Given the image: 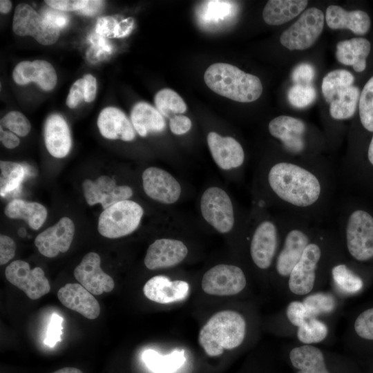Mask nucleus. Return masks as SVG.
I'll return each mask as SVG.
<instances>
[{
    "label": "nucleus",
    "instance_id": "nucleus-1",
    "mask_svg": "<svg viewBox=\"0 0 373 373\" xmlns=\"http://www.w3.org/2000/svg\"><path fill=\"white\" fill-rule=\"evenodd\" d=\"M326 169L283 160L271 165L267 181L285 213L314 222L325 211L330 198L331 181Z\"/></svg>",
    "mask_w": 373,
    "mask_h": 373
},
{
    "label": "nucleus",
    "instance_id": "nucleus-2",
    "mask_svg": "<svg viewBox=\"0 0 373 373\" xmlns=\"http://www.w3.org/2000/svg\"><path fill=\"white\" fill-rule=\"evenodd\" d=\"M204 80L216 93L238 102H251L262 92L260 79L227 63L211 64L205 71Z\"/></svg>",
    "mask_w": 373,
    "mask_h": 373
},
{
    "label": "nucleus",
    "instance_id": "nucleus-3",
    "mask_svg": "<svg viewBox=\"0 0 373 373\" xmlns=\"http://www.w3.org/2000/svg\"><path fill=\"white\" fill-rule=\"evenodd\" d=\"M246 322L242 316L232 310H223L213 315L201 328L198 341L209 356L221 355L242 343Z\"/></svg>",
    "mask_w": 373,
    "mask_h": 373
},
{
    "label": "nucleus",
    "instance_id": "nucleus-4",
    "mask_svg": "<svg viewBox=\"0 0 373 373\" xmlns=\"http://www.w3.org/2000/svg\"><path fill=\"white\" fill-rule=\"evenodd\" d=\"M283 247L277 256L276 270L283 277L289 276L311 242V221L285 213Z\"/></svg>",
    "mask_w": 373,
    "mask_h": 373
},
{
    "label": "nucleus",
    "instance_id": "nucleus-5",
    "mask_svg": "<svg viewBox=\"0 0 373 373\" xmlns=\"http://www.w3.org/2000/svg\"><path fill=\"white\" fill-rule=\"evenodd\" d=\"M339 226L354 259L365 262L373 258V216L369 212L356 209L344 217L341 215Z\"/></svg>",
    "mask_w": 373,
    "mask_h": 373
},
{
    "label": "nucleus",
    "instance_id": "nucleus-6",
    "mask_svg": "<svg viewBox=\"0 0 373 373\" xmlns=\"http://www.w3.org/2000/svg\"><path fill=\"white\" fill-rule=\"evenodd\" d=\"M142 207L136 202L126 200L104 209L99 219V233L108 238L126 236L137 229L143 216Z\"/></svg>",
    "mask_w": 373,
    "mask_h": 373
},
{
    "label": "nucleus",
    "instance_id": "nucleus-7",
    "mask_svg": "<svg viewBox=\"0 0 373 373\" xmlns=\"http://www.w3.org/2000/svg\"><path fill=\"white\" fill-rule=\"evenodd\" d=\"M323 26V12L318 8H309L281 34L280 41L290 50H305L315 43L321 34Z\"/></svg>",
    "mask_w": 373,
    "mask_h": 373
},
{
    "label": "nucleus",
    "instance_id": "nucleus-8",
    "mask_svg": "<svg viewBox=\"0 0 373 373\" xmlns=\"http://www.w3.org/2000/svg\"><path fill=\"white\" fill-rule=\"evenodd\" d=\"M12 30L19 36H30L38 43L48 46L59 37V29L48 23L30 5L17 6L12 21Z\"/></svg>",
    "mask_w": 373,
    "mask_h": 373
},
{
    "label": "nucleus",
    "instance_id": "nucleus-9",
    "mask_svg": "<svg viewBox=\"0 0 373 373\" xmlns=\"http://www.w3.org/2000/svg\"><path fill=\"white\" fill-rule=\"evenodd\" d=\"M200 211L204 219L222 233L231 231L235 223L234 211L230 197L217 186L208 188L200 199Z\"/></svg>",
    "mask_w": 373,
    "mask_h": 373
},
{
    "label": "nucleus",
    "instance_id": "nucleus-10",
    "mask_svg": "<svg viewBox=\"0 0 373 373\" xmlns=\"http://www.w3.org/2000/svg\"><path fill=\"white\" fill-rule=\"evenodd\" d=\"M247 280L238 266L220 264L207 271L202 276V288L210 295L233 296L245 287Z\"/></svg>",
    "mask_w": 373,
    "mask_h": 373
},
{
    "label": "nucleus",
    "instance_id": "nucleus-11",
    "mask_svg": "<svg viewBox=\"0 0 373 373\" xmlns=\"http://www.w3.org/2000/svg\"><path fill=\"white\" fill-rule=\"evenodd\" d=\"M5 276L9 283L22 290L32 300L41 298L50 290L43 269L38 267L31 269L27 262L21 260L10 263L5 270Z\"/></svg>",
    "mask_w": 373,
    "mask_h": 373
},
{
    "label": "nucleus",
    "instance_id": "nucleus-12",
    "mask_svg": "<svg viewBox=\"0 0 373 373\" xmlns=\"http://www.w3.org/2000/svg\"><path fill=\"white\" fill-rule=\"evenodd\" d=\"M280 225L274 220L265 219L260 222L254 231L250 255L254 263L261 269H267L271 265L278 247Z\"/></svg>",
    "mask_w": 373,
    "mask_h": 373
},
{
    "label": "nucleus",
    "instance_id": "nucleus-13",
    "mask_svg": "<svg viewBox=\"0 0 373 373\" xmlns=\"http://www.w3.org/2000/svg\"><path fill=\"white\" fill-rule=\"evenodd\" d=\"M321 258V247L316 242L311 241L289 276L288 285L293 294L305 295L312 290Z\"/></svg>",
    "mask_w": 373,
    "mask_h": 373
},
{
    "label": "nucleus",
    "instance_id": "nucleus-14",
    "mask_svg": "<svg viewBox=\"0 0 373 373\" xmlns=\"http://www.w3.org/2000/svg\"><path fill=\"white\" fill-rule=\"evenodd\" d=\"M268 129L270 135L280 142L289 154L299 155L305 151L307 127L301 119L280 115L270 121Z\"/></svg>",
    "mask_w": 373,
    "mask_h": 373
},
{
    "label": "nucleus",
    "instance_id": "nucleus-15",
    "mask_svg": "<svg viewBox=\"0 0 373 373\" xmlns=\"http://www.w3.org/2000/svg\"><path fill=\"white\" fill-rule=\"evenodd\" d=\"M82 188L86 202L90 206L100 204L104 209L118 202L128 200L133 195L130 186H118L115 180L105 175L95 181L84 180Z\"/></svg>",
    "mask_w": 373,
    "mask_h": 373
},
{
    "label": "nucleus",
    "instance_id": "nucleus-16",
    "mask_svg": "<svg viewBox=\"0 0 373 373\" xmlns=\"http://www.w3.org/2000/svg\"><path fill=\"white\" fill-rule=\"evenodd\" d=\"M145 193L160 203L170 204L177 202L181 194V186L169 172L152 166L146 169L142 175Z\"/></svg>",
    "mask_w": 373,
    "mask_h": 373
},
{
    "label": "nucleus",
    "instance_id": "nucleus-17",
    "mask_svg": "<svg viewBox=\"0 0 373 373\" xmlns=\"http://www.w3.org/2000/svg\"><path fill=\"white\" fill-rule=\"evenodd\" d=\"M75 224L68 217L61 218L55 224L37 236L35 245L41 254L54 258L66 252L73 242Z\"/></svg>",
    "mask_w": 373,
    "mask_h": 373
},
{
    "label": "nucleus",
    "instance_id": "nucleus-18",
    "mask_svg": "<svg viewBox=\"0 0 373 373\" xmlns=\"http://www.w3.org/2000/svg\"><path fill=\"white\" fill-rule=\"evenodd\" d=\"M101 258L95 252H89L75 268L76 280L94 295L111 291L115 287L113 279L100 267Z\"/></svg>",
    "mask_w": 373,
    "mask_h": 373
},
{
    "label": "nucleus",
    "instance_id": "nucleus-19",
    "mask_svg": "<svg viewBox=\"0 0 373 373\" xmlns=\"http://www.w3.org/2000/svg\"><path fill=\"white\" fill-rule=\"evenodd\" d=\"M188 249L180 240L162 238L151 244L144 258V265L149 269L174 267L186 258Z\"/></svg>",
    "mask_w": 373,
    "mask_h": 373
},
{
    "label": "nucleus",
    "instance_id": "nucleus-20",
    "mask_svg": "<svg viewBox=\"0 0 373 373\" xmlns=\"http://www.w3.org/2000/svg\"><path fill=\"white\" fill-rule=\"evenodd\" d=\"M207 144L216 164L222 169L238 168L245 161V152L241 144L233 137H222L216 132L207 135Z\"/></svg>",
    "mask_w": 373,
    "mask_h": 373
},
{
    "label": "nucleus",
    "instance_id": "nucleus-21",
    "mask_svg": "<svg viewBox=\"0 0 373 373\" xmlns=\"http://www.w3.org/2000/svg\"><path fill=\"white\" fill-rule=\"evenodd\" d=\"M12 78L19 85L33 82L46 91L52 90L57 82L53 66L48 61L41 59L19 62L13 70Z\"/></svg>",
    "mask_w": 373,
    "mask_h": 373
},
{
    "label": "nucleus",
    "instance_id": "nucleus-22",
    "mask_svg": "<svg viewBox=\"0 0 373 373\" xmlns=\"http://www.w3.org/2000/svg\"><path fill=\"white\" fill-rule=\"evenodd\" d=\"M59 301L66 307L93 320L100 314V305L93 294L79 283H67L58 292Z\"/></svg>",
    "mask_w": 373,
    "mask_h": 373
},
{
    "label": "nucleus",
    "instance_id": "nucleus-23",
    "mask_svg": "<svg viewBox=\"0 0 373 373\" xmlns=\"http://www.w3.org/2000/svg\"><path fill=\"white\" fill-rule=\"evenodd\" d=\"M189 284L184 280H171L165 276L150 278L143 287L145 296L155 303L169 304L182 300L189 294Z\"/></svg>",
    "mask_w": 373,
    "mask_h": 373
},
{
    "label": "nucleus",
    "instance_id": "nucleus-24",
    "mask_svg": "<svg viewBox=\"0 0 373 373\" xmlns=\"http://www.w3.org/2000/svg\"><path fill=\"white\" fill-rule=\"evenodd\" d=\"M97 126L101 135L107 139L130 142L135 137L132 123L121 110L115 107H107L101 111Z\"/></svg>",
    "mask_w": 373,
    "mask_h": 373
},
{
    "label": "nucleus",
    "instance_id": "nucleus-25",
    "mask_svg": "<svg viewBox=\"0 0 373 373\" xmlns=\"http://www.w3.org/2000/svg\"><path fill=\"white\" fill-rule=\"evenodd\" d=\"M44 140L52 156L62 158L68 154L72 146L71 136L68 126L61 115L53 114L46 119Z\"/></svg>",
    "mask_w": 373,
    "mask_h": 373
},
{
    "label": "nucleus",
    "instance_id": "nucleus-26",
    "mask_svg": "<svg viewBox=\"0 0 373 373\" xmlns=\"http://www.w3.org/2000/svg\"><path fill=\"white\" fill-rule=\"evenodd\" d=\"M327 26L332 29H349L356 35H365L370 28V19L362 10L347 11L334 5L327 7L325 14Z\"/></svg>",
    "mask_w": 373,
    "mask_h": 373
},
{
    "label": "nucleus",
    "instance_id": "nucleus-27",
    "mask_svg": "<svg viewBox=\"0 0 373 373\" xmlns=\"http://www.w3.org/2000/svg\"><path fill=\"white\" fill-rule=\"evenodd\" d=\"M370 41L363 37H355L339 41L336 44V57L345 65L352 66L357 73L366 68V59L370 52Z\"/></svg>",
    "mask_w": 373,
    "mask_h": 373
},
{
    "label": "nucleus",
    "instance_id": "nucleus-28",
    "mask_svg": "<svg viewBox=\"0 0 373 373\" xmlns=\"http://www.w3.org/2000/svg\"><path fill=\"white\" fill-rule=\"evenodd\" d=\"M132 125L142 137L149 133H160L166 128V122L157 108L148 103H137L131 113Z\"/></svg>",
    "mask_w": 373,
    "mask_h": 373
},
{
    "label": "nucleus",
    "instance_id": "nucleus-29",
    "mask_svg": "<svg viewBox=\"0 0 373 373\" xmlns=\"http://www.w3.org/2000/svg\"><path fill=\"white\" fill-rule=\"evenodd\" d=\"M4 213L9 218L26 220L29 227L35 230L42 226L48 216L46 207L41 204L21 199H15L8 202Z\"/></svg>",
    "mask_w": 373,
    "mask_h": 373
},
{
    "label": "nucleus",
    "instance_id": "nucleus-30",
    "mask_svg": "<svg viewBox=\"0 0 373 373\" xmlns=\"http://www.w3.org/2000/svg\"><path fill=\"white\" fill-rule=\"evenodd\" d=\"M307 3L306 0H270L264 8L262 17L269 25H281L301 13Z\"/></svg>",
    "mask_w": 373,
    "mask_h": 373
},
{
    "label": "nucleus",
    "instance_id": "nucleus-31",
    "mask_svg": "<svg viewBox=\"0 0 373 373\" xmlns=\"http://www.w3.org/2000/svg\"><path fill=\"white\" fill-rule=\"evenodd\" d=\"M292 365L300 373H329L320 349L309 345L293 348L289 353Z\"/></svg>",
    "mask_w": 373,
    "mask_h": 373
},
{
    "label": "nucleus",
    "instance_id": "nucleus-32",
    "mask_svg": "<svg viewBox=\"0 0 373 373\" xmlns=\"http://www.w3.org/2000/svg\"><path fill=\"white\" fill-rule=\"evenodd\" d=\"M142 360L154 373H175L185 362L184 350H175L167 355H161L153 350L142 354Z\"/></svg>",
    "mask_w": 373,
    "mask_h": 373
},
{
    "label": "nucleus",
    "instance_id": "nucleus-33",
    "mask_svg": "<svg viewBox=\"0 0 373 373\" xmlns=\"http://www.w3.org/2000/svg\"><path fill=\"white\" fill-rule=\"evenodd\" d=\"M360 95L359 88L354 86L339 93L330 103L329 113L332 117L338 120L352 117L355 113Z\"/></svg>",
    "mask_w": 373,
    "mask_h": 373
},
{
    "label": "nucleus",
    "instance_id": "nucleus-34",
    "mask_svg": "<svg viewBox=\"0 0 373 373\" xmlns=\"http://www.w3.org/2000/svg\"><path fill=\"white\" fill-rule=\"evenodd\" d=\"M353 75L346 70H334L327 73L323 79L322 93L326 102L331 103L338 94L352 86Z\"/></svg>",
    "mask_w": 373,
    "mask_h": 373
},
{
    "label": "nucleus",
    "instance_id": "nucleus-35",
    "mask_svg": "<svg viewBox=\"0 0 373 373\" xmlns=\"http://www.w3.org/2000/svg\"><path fill=\"white\" fill-rule=\"evenodd\" d=\"M155 104L163 117L170 119L175 115H180L187 110L182 98L174 90L164 88L155 95Z\"/></svg>",
    "mask_w": 373,
    "mask_h": 373
},
{
    "label": "nucleus",
    "instance_id": "nucleus-36",
    "mask_svg": "<svg viewBox=\"0 0 373 373\" xmlns=\"http://www.w3.org/2000/svg\"><path fill=\"white\" fill-rule=\"evenodd\" d=\"M0 169V194L4 196L19 187L24 179L26 170L21 164L2 160Z\"/></svg>",
    "mask_w": 373,
    "mask_h": 373
},
{
    "label": "nucleus",
    "instance_id": "nucleus-37",
    "mask_svg": "<svg viewBox=\"0 0 373 373\" xmlns=\"http://www.w3.org/2000/svg\"><path fill=\"white\" fill-rule=\"evenodd\" d=\"M331 273L335 284L345 292L356 293L363 285L362 279L345 264L334 265Z\"/></svg>",
    "mask_w": 373,
    "mask_h": 373
},
{
    "label": "nucleus",
    "instance_id": "nucleus-38",
    "mask_svg": "<svg viewBox=\"0 0 373 373\" xmlns=\"http://www.w3.org/2000/svg\"><path fill=\"white\" fill-rule=\"evenodd\" d=\"M327 333L328 329L324 323L315 318H309L298 327L297 337L300 342L309 345L323 341Z\"/></svg>",
    "mask_w": 373,
    "mask_h": 373
},
{
    "label": "nucleus",
    "instance_id": "nucleus-39",
    "mask_svg": "<svg viewBox=\"0 0 373 373\" xmlns=\"http://www.w3.org/2000/svg\"><path fill=\"white\" fill-rule=\"evenodd\" d=\"M308 318L330 313L336 306L334 298L329 294L318 292L307 296L303 300Z\"/></svg>",
    "mask_w": 373,
    "mask_h": 373
},
{
    "label": "nucleus",
    "instance_id": "nucleus-40",
    "mask_svg": "<svg viewBox=\"0 0 373 373\" xmlns=\"http://www.w3.org/2000/svg\"><path fill=\"white\" fill-rule=\"evenodd\" d=\"M358 106L361 124L368 131L373 132V76L361 93Z\"/></svg>",
    "mask_w": 373,
    "mask_h": 373
},
{
    "label": "nucleus",
    "instance_id": "nucleus-41",
    "mask_svg": "<svg viewBox=\"0 0 373 373\" xmlns=\"http://www.w3.org/2000/svg\"><path fill=\"white\" fill-rule=\"evenodd\" d=\"M316 97V91L311 84H294L287 93L289 103L298 108L308 106L314 102Z\"/></svg>",
    "mask_w": 373,
    "mask_h": 373
},
{
    "label": "nucleus",
    "instance_id": "nucleus-42",
    "mask_svg": "<svg viewBox=\"0 0 373 373\" xmlns=\"http://www.w3.org/2000/svg\"><path fill=\"white\" fill-rule=\"evenodd\" d=\"M1 126H3L17 135L24 137L31 128L27 117L21 112L10 111L1 119Z\"/></svg>",
    "mask_w": 373,
    "mask_h": 373
},
{
    "label": "nucleus",
    "instance_id": "nucleus-43",
    "mask_svg": "<svg viewBox=\"0 0 373 373\" xmlns=\"http://www.w3.org/2000/svg\"><path fill=\"white\" fill-rule=\"evenodd\" d=\"M356 333L362 338L373 340V308L360 314L354 322Z\"/></svg>",
    "mask_w": 373,
    "mask_h": 373
},
{
    "label": "nucleus",
    "instance_id": "nucleus-44",
    "mask_svg": "<svg viewBox=\"0 0 373 373\" xmlns=\"http://www.w3.org/2000/svg\"><path fill=\"white\" fill-rule=\"evenodd\" d=\"M62 322L63 318L57 314H53L50 321L46 337L44 340V343L52 347L55 344L60 341L62 334Z\"/></svg>",
    "mask_w": 373,
    "mask_h": 373
},
{
    "label": "nucleus",
    "instance_id": "nucleus-45",
    "mask_svg": "<svg viewBox=\"0 0 373 373\" xmlns=\"http://www.w3.org/2000/svg\"><path fill=\"white\" fill-rule=\"evenodd\" d=\"M287 317L291 324L299 327L307 318V313L303 303L300 301L291 302L286 310Z\"/></svg>",
    "mask_w": 373,
    "mask_h": 373
},
{
    "label": "nucleus",
    "instance_id": "nucleus-46",
    "mask_svg": "<svg viewBox=\"0 0 373 373\" xmlns=\"http://www.w3.org/2000/svg\"><path fill=\"white\" fill-rule=\"evenodd\" d=\"M315 76L314 67L307 63L298 65L292 71L291 79L295 84L309 85Z\"/></svg>",
    "mask_w": 373,
    "mask_h": 373
},
{
    "label": "nucleus",
    "instance_id": "nucleus-47",
    "mask_svg": "<svg viewBox=\"0 0 373 373\" xmlns=\"http://www.w3.org/2000/svg\"><path fill=\"white\" fill-rule=\"evenodd\" d=\"M117 25L118 22L113 17H101L96 23V33L102 37H115Z\"/></svg>",
    "mask_w": 373,
    "mask_h": 373
},
{
    "label": "nucleus",
    "instance_id": "nucleus-48",
    "mask_svg": "<svg viewBox=\"0 0 373 373\" xmlns=\"http://www.w3.org/2000/svg\"><path fill=\"white\" fill-rule=\"evenodd\" d=\"M87 0H46L45 3L50 8L59 11H75L84 9Z\"/></svg>",
    "mask_w": 373,
    "mask_h": 373
},
{
    "label": "nucleus",
    "instance_id": "nucleus-49",
    "mask_svg": "<svg viewBox=\"0 0 373 373\" xmlns=\"http://www.w3.org/2000/svg\"><path fill=\"white\" fill-rule=\"evenodd\" d=\"M41 13L45 20L59 29L64 28L68 23V16L61 11L51 8L42 10Z\"/></svg>",
    "mask_w": 373,
    "mask_h": 373
},
{
    "label": "nucleus",
    "instance_id": "nucleus-50",
    "mask_svg": "<svg viewBox=\"0 0 373 373\" xmlns=\"http://www.w3.org/2000/svg\"><path fill=\"white\" fill-rule=\"evenodd\" d=\"M16 245L8 236H0V265H3L12 260L15 255Z\"/></svg>",
    "mask_w": 373,
    "mask_h": 373
},
{
    "label": "nucleus",
    "instance_id": "nucleus-51",
    "mask_svg": "<svg viewBox=\"0 0 373 373\" xmlns=\"http://www.w3.org/2000/svg\"><path fill=\"white\" fill-rule=\"evenodd\" d=\"M192 126L191 119L184 115H175L169 119L171 131L177 135H181L190 131Z\"/></svg>",
    "mask_w": 373,
    "mask_h": 373
},
{
    "label": "nucleus",
    "instance_id": "nucleus-52",
    "mask_svg": "<svg viewBox=\"0 0 373 373\" xmlns=\"http://www.w3.org/2000/svg\"><path fill=\"white\" fill-rule=\"evenodd\" d=\"M84 99V80L77 79L70 88L67 97L66 104L69 108L76 107L82 99Z\"/></svg>",
    "mask_w": 373,
    "mask_h": 373
},
{
    "label": "nucleus",
    "instance_id": "nucleus-53",
    "mask_svg": "<svg viewBox=\"0 0 373 373\" xmlns=\"http://www.w3.org/2000/svg\"><path fill=\"white\" fill-rule=\"evenodd\" d=\"M84 80V100L86 102H93L97 93V80L90 74H87L83 77Z\"/></svg>",
    "mask_w": 373,
    "mask_h": 373
},
{
    "label": "nucleus",
    "instance_id": "nucleus-54",
    "mask_svg": "<svg viewBox=\"0 0 373 373\" xmlns=\"http://www.w3.org/2000/svg\"><path fill=\"white\" fill-rule=\"evenodd\" d=\"M0 140L2 144L10 149L17 147L20 143V140L15 133L3 130L1 126L0 128Z\"/></svg>",
    "mask_w": 373,
    "mask_h": 373
},
{
    "label": "nucleus",
    "instance_id": "nucleus-55",
    "mask_svg": "<svg viewBox=\"0 0 373 373\" xmlns=\"http://www.w3.org/2000/svg\"><path fill=\"white\" fill-rule=\"evenodd\" d=\"M134 26V20L131 17L126 18L118 23L115 37L120 38L128 35Z\"/></svg>",
    "mask_w": 373,
    "mask_h": 373
},
{
    "label": "nucleus",
    "instance_id": "nucleus-56",
    "mask_svg": "<svg viewBox=\"0 0 373 373\" xmlns=\"http://www.w3.org/2000/svg\"><path fill=\"white\" fill-rule=\"evenodd\" d=\"M103 4L104 1H88L87 6L80 11L86 15H94L99 11Z\"/></svg>",
    "mask_w": 373,
    "mask_h": 373
},
{
    "label": "nucleus",
    "instance_id": "nucleus-57",
    "mask_svg": "<svg viewBox=\"0 0 373 373\" xmlns=\"http://www.w3.org/2000/svg\"><path fill=\"white\" fill-rule=\"evenodd\" d=\"M12 8V2L9 0L0 1V12L3 14H6L10 11Z\"/></svg>",
    "mask_w": 373,
    "mask_h": 373
},
{
    "label": "nucleus",
    "instance_id": "nucleus-58",
    "mask_svg": "<svg viewBox=\"0 0 373 373\" xmlns=\"http://www.w3.org/2000/svg\"><path fill=\"white\" fill-rule=\"evenodd\" d=\"M52 373H83L79 369L75 367H64L56 370Z\"/></svg>",
    "mask_w": 373,
    "mask_h": 373
},
{
    "label": "nucleus",
    "instance_id": "nucleus-59",
    "mask_svg": "<svg viewBox=\"0 0 373 373\" xmlns=\"http://www.w3.org/2000/svg\"><path fill=\"white\" fill-rule=\"evenodd\" d=\"M367 158L370 163L373 166V136L369 144L367 151Z\"/></svg>",
    "mask_w": 373,
    "mask_h": 373
}]
</instances>
